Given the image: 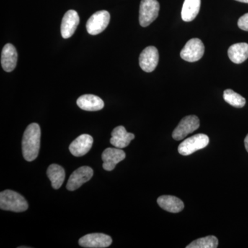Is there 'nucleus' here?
Instances as JSON below:
<instances>
[{"label": "nucleus", "instance_id": "obj_1", "mask_svg": "<svg viewBox=\"0 0 248 248\" xmlns=\"http://www.w3.org/2000/svg\"><path fill=\"white\" fill-rule=\"evenodd\" d=\"M41 129L39 124L28 125L22 139V153L24 159L32 161L37 159L40 148Z\"/></svg>", "mask_w": 248, "mask_h": 248}, {"label": "nucleus", "instance_id": "obj_2", "mask_svg": "<svg viewBox=\"0 0 248 248\" xmlns=\"http://www.w3.org/2000/svg\"><path fill=\"white\" fill-rule=\"evenodd\" d=\"M29 208L27 200L17 192L6 190L0 193V208L3 210L22 213Z\"/></svg>", "mask_w": 248, "mask_h": 248}, {"label": "nucleus", "instance_id": "obj_3", "mask_svg": "<svg viewBox=\"0 0 248 248\" xmlns=\"http://www.w3.org/2000/svg\"><path fill=\"white\" fill-rule=\"evenodd\" d=\"M209 138L205 134H197L190 138L186 139L180 143L178 151L183 156H188L205 148L209 144Z\"/></svg>", "mask_w": 248, "mask_h": 248}, {"label": "nucleus", "instance_id": "obj_4", "mask_svg": "<svg viewBox=\"0 0 248 248\" xmlns=\"http://www.w3.org/2000/svg\"><path fill=\"white\" fill-rule=\"evenodd\" d=\"M159 3L157 0H141L140 9V23L142 27H147L159 16Z\"/></svg>", "mask_w": 248, "mask_h": 248}, {"label": "nucleus", "instance_id": "obj_5", "mask_svg": "<svg viewBox=\"0 0 248 248\" xmlns=\"http://www.w3.org/2000/svg\"><path fill=\"white\" fill-rule=\"evenodd\" d=\"M200 119L195 115L186 116L179 122L172 133V138L176 141H181L189 134L193 133L200 128Z\"/></svg>", "mask_w": 248, "mask_h": 248}, {"label": "nucleus", "instance_id": "obj_6", "mask_svg": "<svg viewBox=\"0 0 248 248\" xmlns=\"http://www.w3.org/2000/svg\"><path fill=\"white\" fill-rule=\"evenodd\" d=\"M110 14L107 11L94 13L86 23V29L90 35H97L107 29L110 22Z\"/></svg>", "mask_w": 248, "mask_h": 248}, {"label": "nucleus", "instance_id": "obj_7", "mask_svg": "<svg viewBox=\"0 0 248 248\" xmlns=\"http://www.w3.org/2000/svg\"><path fill=\"white\" fill-rule=\"evenodd\" d=\"M205 46L200 39L194 38L189 40L181 51V58L185 61L195 62L203 57Z\"/></svg>", "mask_w": 248, "mask_h": 248}, {"label": "nucleus", "instance_id": "obj_8", "mask_svg": "<svg viewBox=\"0 0 248 248\" xmlns=\"http://www.w3.org/2000/svg\"><path fill=\"white\" fill-rule=\"evenodd\" d=\"M93 176V170L89 166H82L72 173L67 183L66 188L75 191L79 188L85 183L89 182Z\"/></svg>", "mask_w": 248, "mask_h": 248}, {"label": "nucleus", "instance_id": "obj_9", "mask_svg": "<svg viewBox=\"0 0 248 248\" xmlns=\"http://www.w3.org/2000/svg\"><path fill=\"white\" fill-rule=\"evenodd\" d=\"M112 242V239L110 236L102 233L86 234L79 240V246L87 248H108Z\"/></svg>", "mask_w": 248, "mask_h": 248}, {"label": "nucleus", "instance_id": "obj_10", "mask_svg": "<svg viewBox=\"0 0 248 248\" xmlns=\"http://www.w3.org/2000/svg\"><path fill=\"white\" fill-rule=\"evenodd\" d=\"M159 58V52L156 47H147L140 55V66L143 71L151 73L157 66Z\"/></svg>", "mask_w": 248, "mask_h": 248}, {"label": "nucleus", "instance_id": "obj_11", "mask_svg": "<svg viewBox=\"0 0 248 248\" xmlns=\"http://www.w3.org/2000/svg\"><path fill=\"white\" fill-rule=\"evenodd\" d=\"M79 17L77 11L69 10L67 11L62 19L61 34L64 39L70 38L76 32L79 24Z\"/></svg>", "mask_w": 248, "mask_h": 248}, {"label": "nucleus", "instance_id": "obj_12", "mask_svg": "<svg viewBox=\"0 0 248 248\" xmlns=\"http://www.w3.org/2000/svg\"><path fill=\"white\" fill-rule=\"evenodd\" d=\"M102 158L104 169L107 171L113 170L116 165L125 159V153L121 148H108L103 152Z\"/></svg>", "mask_w": 248, "mask_h": 248}, {"label": "nucleus", "instance_id": "obj_13", "mask_svg": "<svg viewBox=\"0 0 248 248\" xmlns=\"http://www.w3.org/2000/svg\"><path fill=\"white\" fill-rule=\"evenodd\" d=\"M93 138L87 134L80 135L69 146V151L73 156L79 157L84 156L92 148Z\"/></svg>", "mask_w": 248, "mask_h": 248}, {"label": "nucleus", "instance_id": "obj_14", "mask_svg": "<svg viewBox=\"0 0 248 248\" xmlns=\"http://www.w3.org/2000/svg\"><path fill=\"white\" fill-rule=\"evenodd\" d=\"M111 135H112V138L110 140V143L117 148H125L135 138L133 133H128L122 125L116 127L112 130Z\"/></svg>", "mask_w": 248, "mask_h": 248}, {"label": "nucleus", "instance_id": "obj_15", "mask_svg": "<svg viewBox=\"0 0 248 248\" xmlns=\"http://www.w3.org/2000/svg\"><path fill=\"white\" fill-rule=\"evenodd\" d=\"M17 62V53L16 48L11 44L4 46L1 51V63L3 69L11 72L16 68Z\"/></svg>", "mask_w": 248, "mask_h": 248}, {"label": "nucleus", "instance_id": "obj_16", "mask_svg": "<svg viewBox=\"0 0 248 248\" xmlns=\"http://www.w3.org/2000/svg\"><path fill=\"white\" fill-rule=\"evenodd\" d=\"M77 104L80 108L86 111H97L104 107V101L94 94H84L78 98Z\"/></svg>", "mask_w": 248, "mask_h": 248}, {"label": "nucleus", "instance_id": "obj_17", "mask_svg": "<svg viewBox=\"0 0 248 248\" xmlns=\"http://www.w3.org/2000/svg\"><path fill=\"white\" fill-rule=\"evenodd\" d=\"M157 203L161 208L169 213H180L184 208L182 201L174 196H161L158 198Z\"/></svg>", "mask_w": 248, "mask_h": 248}, {"label": "nucleus", "instance_id": "obj_18", "mask_svg": "<svg viewBox=\"0 0 248 248\" xmlns=\"http://www.w3.org/2000/svg\"><path fill=\"white\" fill-rule=\"evenodd\" d=\"M228 57L233 63H243L248 58L247 43H237L232 45L228 49Z\"/></svg>", "mask_w": 248, "mask_h": 248}, {"label": "nucleus", "instance_id": "obj_19", "mask_svg": "<svg viewBox=\"0 0 248 248\" xmlns=\"http://www.w3.org/2000/svg\"><path fill=\"white\" fill-rule=\"evenodd\" d=\"M201 0H185L182 10V18L184 22L194 20L199 14Z\"/></svg>", "mask_w": 248, "mask_h": 248}, {"label": "nucleus", "instance_id": "obj_20", "mask_svg": "<svg viewBox=\"0 0 248 248\" xmlns=\"http://www.w3.org/2000/svg\"><path fill=\"white\" fill-rule=\"evenodd\" d=\"M47 176L51 182L52 187L55 190L60 188L64 182L65 170L61 166L58 164H52L47 170Z\"/></svg>", "mask_w": 248, "mask_h": 248}, {"label": "nucleus", "instance_id": "obj_21", "mask_svg": "<svg viewBox=\"0 0 248 248\" xmlns=\"http://www.w3.org/2000/svg\"><path fill=\"white\" fill-rule=\"evenodd\" d=\"M218 240L216 236H208L192 241L186 246L187 248H216L218 247Z\"/></svg>", "mask_w": 248, "mask_h": 248}, {"label": "nucleus", "instance_id": "obj_22", "mask_svg": "<svg viewBox=\"0 0 248 248\" xmlns=\"http://www.w3.org/2000/svg\"><path fill=\"white\" fill-rule=\"evenodd\" d=\"M223 99L228 104L235 108H243L246 105V99L231 89H227L224 91Z\"/></svg>", "mask_w": 248, "mask_h": 248}, {"label": "nucleus", "instance_id": "obj_23", "mask_svg": "<svg viewBox=\"0 0 248 248\" xmlns=\"http://www.w3.org/2000/svg\"><path fill=\"white\" fill-rule=\"evenodd\" d=\"M238 27L241 30L248 31V13L239 18L238 20Z\"/></svg>", "mask_w": 248, "mask_h": 248}, {"label": "nucleus", "instance_id": "obj_24", "mask_svg": "<svg viewBox=\"0 0 248 248\" xmlns=\"http://www.w3.org/2000/svg\"><path fill=\"white\" fill-rule=\"evenodd\" d=\"M245 147H246V151H248V134L247 136H246V139H245Z\"/></svg>", "mask_w": 248, "mask_h": 248}, {"label": "nucleus", "instance_id": "obj_25", "mask_svg": "<svg viewBox=\"0 0 248 248\" xmlns=\"http://www.w3.org/2000/svg\"><path fill=\"white\" fill-rule=\"evenodd\" d=\"M236 1H240V2L247 3V4H248V0H236Z\"/></svg>", "mask_w": 248, "mask_h": 248}]
</instances>
